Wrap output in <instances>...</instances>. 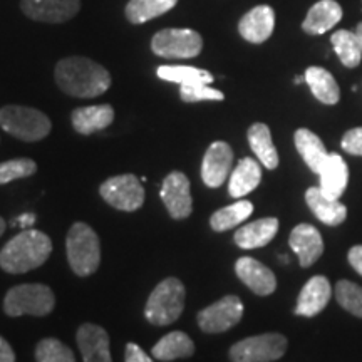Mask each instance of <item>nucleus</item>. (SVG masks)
Segmentation results:
<instances>
[{
	"instance_id": "nucleus-14",
	"label": "nucleus",
	"mask_w": 362,
	"mask_h": 362,
	"mask_svg": "<svg viewBox=\"0 0 362 362\" xmlns=\"http://www.w3.org/2000/svg\"><path fill=\"white\" fill-rule=\"evenodd\" d=\"M235 272H237L238 279L257 296H270L277 288V279H275L274 272L250 257L238 259L235 264Z\"/></svg>"
},
{
	"instance_id": "nucleus-17",
	"label": "nucleus",
	"mask_w": 362,
	"mask_h": 362,
	"mask_svg": "<svg viewBox=\"0 0 362 362\" xmlns=\"http://www.w3.org/2000/svg\"><path fill=\"white\" fill-rule=\"evenodd\" d=\"M275 27V12L270 6H257L242 17L238 33L252 44H262L270 37Z\"/></svg>"
},
{
	"instance_id": "nucleus-43",
	"label": "nucleus",
	"mask_w": 362,
	"mask_h": 362,
	"mask_svg": "<svg viewBox=\"0 0 362 362\" xmlns=\"http://www.w3.org/2000/svg\"><path fill=\"white\" fill-rule=\"evenodd\" d=\"M4 232H6V221H4L2 216H0V237H2Z\"/></svg>"
},
{
	"instance_id": "nucleus-6",
	"label": "nucleus",
	"mask_w": 362,
	"mask_h": 362,
	"mask_svg": "<svg viewBox=\"0 0 362 362\" xmlns=\"http://www.w3.org/2000/svg\"><path fill=\"white\" fill-rule=\"evenodd\" d=\"M56 304L54 292L42 284H22L11 288L4 298V310L11 317L51 314Z\"/></svg>"
},
{
	"instance_id": "nucleus-29",
	"label": "nucleus",
	"mask_w": 362,
	"mask_h": 362,
	"mask_svg": "<svg viewBox=\"0 0 362 362\" xmlns=\"http://www.w3.org/2000/svg\"><path fill=\"white\" fill-rule=\"evenodd\" d=\"M176 2L178 0H129L126 6V17L131 24H144L171 11Z\"/></svg>"
},
{
	"instance_id": "nucleus-32",
	"label": "nucleus",
	"mask_w": 362,
	"mask_h": 362,
	"mask_svg": "<svg viewBox=\"0 0 362 362\" xmlns=\"http://www.w3.org/2000/svg\"><path fill=\"white\" fill-rule=\"evenodd\" d=\"M253 214V205L250 202H237L221 210L215 211L210 218V225L215 232H226V230L235 228V226L245 221Z\"/></svg>"
},
{
	"instance_id": "nucleus-16",
	"label": "nucleus",
	"mask_w": 362,
	"mask_h": 362,
	"mask_svg": "<svg viewBox=\"0 0 362 362\" xmlns=\"http://www.w3.org/2000/svg\"><path fill=\"white\" fill-rule=\"evenodd\" d=\"M78 346L84 362H112L110 336L96 324H84L78 330Z\"/></svg>"
},
{
	"instance_id": "nucleus-18",
	"label": "nucleus",
	"mask_w": 362,
	"mask_h": 362,
	"mask_svg": "<svg viewBox=\"0 0 362 362\" xmlns=\"http://www.w3.org/2000/svg\"><path fill=\"white\" fill-rule=\"evenodd\" d=\"M332 296V287L322 275H315L304 285L298 296L296 314L302 317H314L324 310Z\"/></svg>"
},
{
	"instance_id": "nucleus-12",
	"label": "nucleus",
	"mask_w": 362,
	"mask_h": 362,
	"mask_svg": "<svg viewBox=\"0 0 362 362\" xmlns=\"http://www.w3.org/2000/svg\"><path fill=\"white\" fill-rule=\"evenodd\" d=\"M21 8L29 19L57 24L79 12L81 0H22Z\"/></svg>"
},
{
	"instance_id": "nucleus-39",
	"label": "nucleus",
	"mask_w": 362,
	"mask_h": 362,
	"mask_svg": "<svg viewBox=\"0 0 362 362\" xmlns=\"http://www.w3.org/2000/svg\"><path fill=\"white\" fill-rule=\"evenodd\" d=\"M347 259H349V264L352 265V269H354L359 275H362V245L352 247Z\"/></svg>"
},
{
	"instance_id": "nucleus-37",
	"label": "nucleus",
	"mask_w": 362,
	"mask_h": 362,
	"mask_svg": "<svg viewBox=\"0 0 362 362\" xmlns=\"http://www.w3.org/2000/svg\"><path fill=\"white\" fill-rule=\"evenodd\" d=\"M342 149L349 155L362 156V128H354L347 131L342 138Z\"/></svg>"
},
{
	"instance_id": "nucleus-34",
	"label": "nucleus",
	"mask_w": 362,
	"mask_h": 362,
	"mask_svg": "<svg viewBox=\"0 0 362 362\" xmlns=\"http://www.w3.org/2000/svg\"><path fill=\"white\" fill-rule=\"evenodd\" d=\"M337 302L352 315L362 319V287L354 282L341 280L336 285Z\"/></svg>"
},
{
	"instance_id": "nucleus-7",
	"label": "nucleus",
	"mask_w": 362,
	"mask_h": 362,
	"mask_svg": "<svg viewBox=\"0 0 362 362\" xmlns=\"http://www.w3.org/2000/svg\"><path fill=\"white\" fill-rule=\"evenodd\" d=\"M287 351V339L282 334H262L247 337L232 346V362H274Z\"/></svg>"
},
{
	"instance_id": "nucleus-19",
	"label": "nucleus",
	"mask_w": 362,
	"mask_h": 362,
	"mask_svg": "<svg viewBox=\"0 0 362 362\" xmlns=\"http://www.w3.org/2000/svg\"><path fill=\"white\" fill-rule=\"evenodd\" d=\"M341 19L342 7L336 0H319L307 12L305 21L302 22V29L310 35H320L332 29L334 25H337Z\"/></svg>"
},
{
	"instance_id": "nucleus-38",
	"label": "nucleus",
	"mask_w": 362,
	"mask_h": 362,
	"mask_svg": "<svg viewBox=\"0 0 362 362\" xmlns=\"http://www.w3.org/2000/svg\"><path fill=\"white\" fill-rule=\"evenodd\" d=\"M124 362H155L149 357L146 352H144L138 344L129 342L126 346V352H124Z\"/></svg>"
},
{
	"instance_id": "nucleus-41",
	"label": "nucleus",
	"mask_w": 362,
	"mask_h": 362,
	"mask_svg": "<svg viewBox=\"0 0 362 362\" xmlns=\"http://www.w3.org/2000/svg\"><path fill=\"white\" fill-rule=\"evenodd\" d=\"M35 220H37V216H35L34 214H24V215H21L16 221H13V225H21L22 228H29L30 225L35 223Z\"/></svg>"
},
{
	"instance_id": "nucleus-20",
	"label": "nucleus",
	"mask_w": 362,
	"mask_h": 362,
	"mask_svg": "<svg viewBox=\"0 0 362 362\" xmlns=\"http://www.w3.org/2000/svg\"><path fill=\"white\" fill-rule=\"evenodd\" d=\"M320 176V189L325 197L339 200L342 197L344 189L347 188L349 183V168H347L346 161L342 160L341 155L337 153H329L327 161H325Z\"/></svg>"
},
{
	"instance_id": "nucleus-5",
	"label": "nucleus",
	"mask_w": 362,
	"mask_h": 362,
	"mask_svg": "<svg viewBox=\"0 0 362 362\" xmlns=\"http://www.w3.org/2000/svg\"><path fill=\"white\" fill-rule=\"evenodd\" d=\"M0 128L22 141H40L51 133L52 123L34 107L6 106L0 110Z\"/></svg>"
},
{
	"instance_id": "nucleus-21",
	"label": "nucleus",
	"mask_w": 362,
	"mask_h": 362,
	"mask_svg": "<svg viewBox=\"0 0 362 362\" xmlns=\"http://www.w3.org/2000/svg\"><path fill=\"white\" fill-rule=\"evenodd\" d=\"M279 232V220L274 216L252 221L235 232V243L243 250L265 247Z\"/></svg>"
},
{
	"instance_id": "nucleus-10",
	"label": "nucleus",
	"mask_w": 362,
	"mask_h": 362,
	"mask_svg": "<svg viewBox=\"0 0 362 362\" xmlns=\"http://www.w3.org/2000/svg\"><path fill=\"white\" fill-rule=\"evenodd\" d=\"M243 304L237 296H226L198 314L200 329L206 334H220L242 320Z\"/></svg>"
},
{
	"instance_id": "nucleus-11",
	"label": "nucleus",
	"mask_w": 362,
	"mask_h": 362,
	"mask_svg": "<svg viewBox=\"0 0 362 362\" xmlns=\"http://www.w3.org/2000/svg\"><path fill=\"white\" fill-rule=\"evenodd\" d=\"M161 200L175 220L188 218L193 210V200L187 175L173 171L166 176L161 187Z\"/></svg>"
},
{
	"instance_id": "nucleus-2",
	"label": "nucleus",
	"mask_w": 362,
	"mask_h": 362,
	"mask_svg": "<svg viewBox=\"0 0 362 362\" xmlns=\"http://www.w3.org/2000/svg\"><path fill=\"white\" fill-rule=\"evenodd\" d=\"M51 252L52 242L47 235L27 228L8 240L0 250V269L7 274H25L42 265Z\"/></svg>"
},
{
	"instance_id": "nucleus-33",
	"label": "nucleus",
	"mask_w": 362,
	"mask_h": 362,
	"mask_svg": "<svg viewBox=\"0 0 362 362\" xmlns=\"http://www.w3.org/2000/svg\"><path fill=\"white\" fill-rule=\"evenodd\" d=\"M37 362H76L74 352L57 339H42L35 347Z\"/></svg>"
},
{
	"instance_id": "nucleus-9",
	"label": "nucleus",
	"mask_w": 362,
	"mask_h": 362,
	"mask_svg": "<svg viewBox=\"0 0 362 362\" xmlns=\"http://www.w3.org/2000/svg\"><path fill=\"white\" fill-rule=\"evenodd\" d=\"M101 197L116 210L134 211L143 205L144 188L134 175H119L104 181Z\"/></svg>"
},
{
	"instance_id": "nucleus-42",
	"label": "nucleus",
	"mask_w": 362,
	"mask_h": 362,
	"mask_svg": "<svg viewBox=\"0 0 362 362\" xmlns=\"http://www.w3.org/2000/svg\"><path fill=\"white\" fill-rule=\"evenodd\" d=\"M356 35H357V39H359L361 47H362V22L361 24H357V27H356Z\"/></svg>"
},
{
	"instance_id": "nucleus-23",
	"label": "nucleus",
	"mask_w": 362,
	"mask_h": 362,
	"mask_svg": "<svg viewBox=\"0 0 362 362\" xmlns=\"http://www.w3.org/2000/svg\"><path fill=\"white\" fill-rule=\"evenodd\" d=\"M296 146L298 155L302 156V160L305 161V165L314 171L315 175H319L322 171L325 161H327L329 153L325 149L324 143L320 141V138L315 133H312L310 129L300 128L296 131Z\"/></svg>"
},
{
	"instance_id": "nucleus-1",
	"label": "nucleus",
	"mask_w": 362,
	"mask_h": 362,
	"mask_svg": "<svg viewBox=\"0 0 362 362\" xmlns=\"http://www.w3.org/2000/svg\"><path fill=\"white\" fill-rule=\"evenodd\" d=\"M56 83L74 98H96L111 86L110 72L88 57H67L56 66Z\"/></svg>"
},
{
	"instance_id": "nucleus-25",
	"label": "nucleus",
	"mask_w": 362,
	"mask_h": 362,
	"mask_svg": "<svg viewBox=\"0 0 362 362\" xmlns=\"http://www.w3.org/2000/svg\"><path fill=\"white\" fill-rule=\"evenodd\" d=\"M262 180V168L260 165L252 158H243L240 160L237 168L233 170L232 176H230L228 183V192L230 197L233 198H242L253 192L259 187Z\"/></svg>"
},
{
	"instance_id": "nucleus-31",
	"label": "nucleus",
	"mask_w": 362,
	"mask_h": 362,
	"mask_svg": "<svg viewBox=\"0 0 362 362\" xmlns=\"http://www.w3.org/2000/svg\"><path fill=\"white\" fill-rule=\"evenodd\" d=\"M330 42H332L334 51H336L344 66L352 69V67H357L361 64L362 47L356 33L344 29L337 30V33H334L332 37H330Z\"/></svg>"
},
{
	"instance_id": "nucleus-36",
	"label": "nucleus",
	"mask_w": 362,
	"mask_h": 362,
	"mask_svg": "<svg viewBox=\"0 0 362 362\" xmlns=\"http://www.w3.org/2000/svg\"><path fill=\"white\" fill-rule=\"evenodd\" d=\"M181 99L185 103H200V101H223V93L218 89L210 88V84H193L181 86Z\"/></svg>"
},
{
	"instance_id": "nucleus-28",
	"label": "nucleus",
	"mask_w": 362,
	"mask_h": 362,
	"mask_svg": "<svg viewBox=\"0 0 362 362\" xmlns=\"http://www.w3.org/2000/svg\"><path fill=\"white\" fill-rule=\"evenodd\" d=\"M248 143L257 158L267 170H275L279 166V155L275 144L272 141L269 126L264 123H255L248 129Z\"/></svg>"
},
{
	"instance_id": "nucleus-24",
	"label": "nucleus",
	"mask_w": 362,
	"mask_h": 362,
	"mask_svg": "<svg viewBox=\"0 0 362 362\" xmlns=\"http://www.w3.org/2000/svg\"><path fill=\"white\" fill-rule=\"evenodd\" d=\"M115 119V111L110 104L79 107L72 112V126L79 134H93L107 128Z\"/></svg>"
},
{
	"instance_id": "nucleus-15",
	"label": "nucleus",
	"mask_w": 362,
	"mask_h": 362,
	"mask_svg": "<svg viewBox=\"0 0 362 362\" xmlns=\"http://www.w3.org/2000/svg\"><path fill=\"white\" fill-rule=\"evenodd\" d=\"M291 248L297 253L300 267H310L324 252V240L319 230L309 223H300L292 230L288 238Z\"/></svg>"
},
{
	"instance_id": "nucleus-27",
	"label": "nucleus",
	"mask_w": 362,
	"mask_h": 362,
	"mask_svg": "<svg viewBox=\"0 0 362 362\" xmlns=\"http://www.w3.org/2000/svg\"><path fill=\"white\" fill-rule=\"evenodd\" d=\"M151 352L158 361L168 362L175 359H185V357L193 356L194 344L188 334L175 330V332L166 334L160 342H156Z\"/></svg>"
},
{
	"instance_id": "nucleus-35",
	"label": "nucleus",
	"mask_w": 362,
	"mask_h": 362,
	"mask_svg": "<svg viewBox=\"0 0 362 362\" xmlns=\"http://www.w3.org/2000/svg\"><path fill=\"white\" fill-rule=\"evenodd\" d=\"M37 171L35 161L29 158H16V160H8L0 163V185L11 183L13 180L27 178V176L34 175Z\"/></svg>"
},
{
	"instance_id": "nucleus-26",
	"label": "nucleus",
	"mask_w": 362,
	"mask_h": 362,
	"mask_svg": "<svg viewBox=\"0 0 362 362\" xmlns=\"http://www.w3.org/2000/svg\"><path fill=\"white\" fill-rule=\"evenodd\" d=\"M304 78L315 99H319L324 104H329V106L339 103V99H341V89H339V84L329 71H325L324 67L312 66L305 71Z\"/></svg>"
},
{
	"instance_id": "nucleus-40",
	"label": "nucleus",
	"mask_w": 362,
	"mask_h": 362,
	"mask_svg": "<svg viewBox=\"0 0 362 362\" xmlns=\"http://www.w3.org/2000/svg\"><path fill=\"white\" fill-rule=\"evenodd\" d=\"M0 362H16V354L6 339L0 336Z\"/></svg>"
},
{
	"instance_id": "nucleus-13",
	"label": "nucleus",
	"mask_w": 362,
	"mask_h": 362,
	"mask_svg": "<svg viewBox=\"0 0 362 362\" xmlns=\"http://www.w3.org/2000/svg\"><path fill=\"white\" fill-rule=\"evenodd\" d=\"M233 165V151L228 143L215 141L206 149L202 165V178L206 187L218 188L228 178Z\"/></svg>"
},
{
	"instance_id": "nucleus-22",
	"label": "nucleus",
	"mask_w": 362,
	"mask_h": 362,
	"mask_svg": "<svg viewBox=\"0 0 362 362\" xmlns=\"http://www.w3.org/2000/svg\"><path fill=\"white\" fill-rule=\"evenodd\" d=\"M305 202L317 218L322 223L329 226L341 225L347 216V208L342 205L339 200H332V198L325 197L322 189L319 188H309L305 193Z\"/></svg>"
},
{
	"instance_id": "nucleus-4",
	"label": "nucleus",
	"mask_w": 362,
	"mask_h": 362,
	"mask_svg": "<svg viewBox=\"0 0 362 362\" xmlns=\"http://www.w3.org/2000/svg\"><path fill=\"white\" fill-rule=\"evenodd\" d=\"M185 307V287L178 279L170 277L156 285L149 296L144 315L153 325H170L180 319Z\"/></svg>"
},
{
	"instance_id": "nucleus-8",
	"label": "nucleus",
	"mask_w": 362,
	"mask_h": 362,
	"mask_svg": "<svg viewBox=\"0 0 362 362\" xmlns=\"http://www.w3.org/2000/svg\"><path fill=\"white\" fill-rule=\"evenodd\" d=\"M203 39L192 29H165L151 40L156 56L166 59H192L202 52Z\"/></svg>"
},
{
	"instance_id": "nucleus-3",
	"label": "nucleus",
	"mask_w": 362,
	"mask_h": 362,
	"mask_svg": "<svg viewBox=\"0 0 362 362\" xmlns=\"http://www.w3.org/2000/svg\"><path fill=\"white\" fill-rule=\"evenodd\" d=\"M67 260L72 272L79 277H88L98 270L101 262V245L96 232L86 223H74L71 226L66 240Z\"/></svg>"
},
{
	"instance_id": "nucleus-30",
	"label": "nucleus",
	"mask_w": 362,
	"mask_h": 362,
	"mask_svg": "<svg viewBox=\"0 0 362 362\" xmlns=\"http://www.w3.org/2000/svg\"><path fill=\"white\" fill-rule=\"evenodd\" d=\"M156 74L163 81H170V83H176L180 86L214 83V76L210 72L193 66H160Z\"/></svg>"
}]
</instances>
